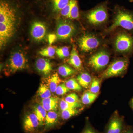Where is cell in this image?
I'll return each mask as SVG.
<instances>
[{"label":"cell","mask_w":133,"mask_h":133,"mask_svg":"<svg viewBox=\"0 0 133 133\" xmlns=\"http://www.w3.org/2000/svg\"><path fill=\"white\" fill-rule=\"evenodd\" d=\"M118 27L133 32V11L116 6L114 10L112 24L107 29V32L113 31Z\"/></svg>","instance_id":"1"},{"label":"cell","mask_w":133,"mask_h":133,"mask_svg":"<svg viewBox=\"0 0 133 133\" xmlns=\"http://www.w3.org/2000/svg\"><path fill=\"white\" fill-rule=\"evenodd\" d=\"M88 23L93 26H98L104 24L108 18L107 4L106 2L97 5L84 14Z\"/></svg>","instance_id":"2"},{"label":"cell","mask_w":133,"mask_h":133,"mask_svg":"<svg viewBox=\"0 0 133 133\" xmlns=\"http://www.w3.org/2000/svg\"><path fill=\"white\" fill-rule=\"evenodd\" d=\"M69 19L61 18L57 23L56 36L59 40L66 41L71 39L77 32V28Z\"/></svg>","instance_id":"3"},{"label":"cell","mask_w":133,"mask_h":133,"mask_svg":"<svg viewBox=\"0 0 133 133\" xmlns=\"http://www.w3.org/2000/svg\"><path fill=\"white\" fill-rule=\"evenodd\" d=\"M28 63L24 52L21 50H16L10 56L7 66L10 72L15 73L28 68Z\"/></svg>","instance_id":"4"},{"label":"cell","mask_w":133,"mask_h":133,"mask_svg":"<svg viewBox=\"0 0 133 133\" xmlns=\"http://www.w3.org/2000/svg\"><path fill=\"white\" fill-rule=\"evenodd\" d=\"M114 46L117 52L131 53L133 51V36L125 32L120 33L115 39Z\"/></svg>","instance_id":"5"},{"label":"cell","mask_w":133,"mask_h":133,"mask_svg":"<svg viewBox=\"0 0 133 133\" xmlns=\"http://www.w3.org/2000/svg\"><path fill=\"white\" fill-rule=\"evenodd\" d=\"M129 61L126 58L116 59L109 65L103 73L102 78H107L119 76L126 71L128 66Z\"/></svg>","instance_id":"6"},{"label":"cell","mask_w":133,"mask_h":133,"mask_svg":"<svg viewBox=\"0 0 133 133\" xmlns=\"http://www.w3.org/2000/svg\"><path fill=\"white\" fill-rule=\"evenodd\" d=\"M109 59L108 52L101 50L91 56L88 60V64L95 71H99L107 66Z\"/></svg>","instance_id":"7"},{"label":"cell","mask_w":133,"mask_h":133,"mask_svg":"<svg viewBox=\"0 0 133 133\" xmlns=\"http://www.w3.org/2000/svg\"><path fill=\"white\" fill-rule=\"evenodd\" d=\"M78 44L81 51L91 52L98 48L100 41L97 37L91 34H84L78 38Z\"/></svg>","instance_id":"8"},{"label":"cell","mask_w":133,"mask_h":133,"mask_svg":"<svg viewBox=\"0 0 133 133\" xmlns=\"http://www.w3.org/2000/svg\"><path fill=\"white\" fill-rule=\"evenodd\" d=\"M17 23H0V47L4 48L14 37L16 31Z\"/></svg>","instance_id":"9"},{"label":"cell","mask_w":133,"mask_h":133,"mask_svg":"<svg viewBox=\"0 0 133 133\" xmlns=\"http://www.w3.org/2000/svg\"><path fill=\"white\" fill-rule=\"evenodd\" d=\"M23 128L26 133H41L40 123L34 113L25 115L23 119Z\"/></svg>","instance_id":"10"},{"label":"cell","mask_w":133,"mask_h":133,"mask_svg":"<svg viewBox=\"0 0 133 133\" xmlns=\"http://www.w3.org/2000/svg\"><path fill=\"white\" fill-rule=\"evenodd\" d=\"M48 28L46 24L40 21L33 22L30 29V35L34 41L40 42L45 38L47 35Z\"/></svg>","instance_id":"11"},{"label":"cell","mask_w":133,"mask_h":133,"mask_svg":"<svg viewBox=\"0 0 133 133\" xmlns=\"http://www.w3.org/2000/svg\"><path fill=\"white\" fill-rule=\"evenodd\" d=\"M59 122V115L56 111H50L47 113L45 118V126L43 131H49L56 128Z\"/></svg>","instance_id":"12"},{"label":"cell","mask_w":133,"mask_h":133,"mask_svg":"<svg viewBox=\"0 0 133 133\" xmlns=\"http://www.w3.org/2000/svg\"><path fill=\"white\" fill-rule=\"evenodd\" d=\"M35 66L37 71L45 76L49 75L52 69V65L49 60L42 58L37 59Z\"/></svg>","instance_id":"13"},{"label":"cell","mask_w":133,"mask_h":133,"mask_svg":"<svg viewBox=\"0 0 133 133\" xmlns=\"http://www.w3.org/2000/svg\"><path fill=\"white\" fill-rule=\"evenodd\" d=\"M59 99L56 96L41 100V105L47 111H56L59 106Z\"/></svg>","instance_id":"14"},{"label":"cell","mask_w":133,"mask_h":133,"mask_svg":"<svg viewBox=\"0 0 133 133\" xmlns=\"http://www.w3.org/2000/svg\"><path fill=\"white\" fill-rule=\"evenodd\" d=\"M71 0H49L48 6L52 14L58 15L59 12L70 3Z\"/></svg>","instance_id":"15"},{"label":"cell","mask_w":133,"mask_h":133,"mask_svg":"<svg viewBox=\"0 0 133 133\" xmlns=\"http://www.w3.org/2000/svg\"><path fill=\"white\" fill-rule=\"evenodd\" d=\"M123 127L122 120L118 116H115L109 122L106 133H121Z\"/></svg>","instance_id":"16"},{"label":"cell","mask_w":133,"mask_h":133,"mask_svg":"<svg viewBox=\"0 0 133 133\" xmlns=\"http://www.w3.org/2000/svg\"><path fill=\"white\" fill-rule=\"evenodd\" d=\"M33 112L36 115L39 121L41 127V132L42 129L43 132L45 126V118L47 114V111L41 104H36L33 106Z\"/></svg>","instance_id":"17"},{"label":"cell","mask_w":133,"mask_h":133,"mask_svg":"<svg viewBox=\"0 0 133 133\" xmlns=\"http://www.w3.org/2000/svg\"><path fill=\"white\" fill-rule=\"evenodd\" d=\"M68 63L77 70H80L82 68V63L77 51L73 45L70 55Z\"/></svg>","instance_id":"18"},{"label":"cell","mask_w":133,"mask_h":133,"mask_svg":"<svg viewBox=\"0 0 133 133\" xmlns=\"http://www.w3.org/2000/svg\"><path fill=\"white\" fill-rule=\"evenodd\" d=\"M77 80L81 87L86 88L89 87L92 81L90 75L85 72H82L78 75Z\"/></svg>","instance_id":"19"},{"label":"cell","mask_w":133,"mask_h":133,"mask_svg":"<svg viewBox=\"0 0 133 133\" xmlns=\"http://www.w3.org/2000/svg\"><path fill=\"white\" fill-rule=\"evenodd\" d=\"M61 80L57 73H54L48 79V86L52 93L56 92L57 87L59 85Z\"/></svg>","instance_id":"20"},{"label":"cell","mask_w":133,"mask_h":133,"mask_svg":"<svg viewBox=\"0 0 133 133\" xmlns=\"http://www.w3.org/2000/svg\"><path fill=\"white\" fill-rule=\"evenodd\" d=\"M82 106L83 105L81 102L70 103L64 99H61L59 101V107L62 111L67 109H77L82 107Z\"/></svg>","instance_id":"21"},{"label":"cell","mask_w":133,"mask_h":133,"mask_svg":"<svg viewBox=\"0 0 133 133\" xmlns=\"http://www.w3.org/2000/svg\"><path fill=\"white\" fill-rule=\"evenodd\" d=\"M80 17L79 8L77 0H72L70 13L67 19L70 20H77Z\"/></svg>","instance_id":"22"},{"label":"cell","mask_w":133,"mask_h":133,"mask_svg":"<svg viewBox=\"0 0 133 133\" xmlns=\"http://www.w3.org/2000/svg\"><path fill=\"white\" fill-rule=\"evenodd\" d=\"M51 92L48 85L41 83L37 91V95L39 97L43 99L51 97Z\"/></svg>","instance_id":"23"},{"label":"cell","mask_w":133,"mask_h":133,"mask_svg":"<svg viewBox=\"0 0 133 133\" xmlns=\"http://www.w3.org/2000/svg\"><path fill=\"white\" fill-rule=\"evenodd\" d=\"M76 70L67 65H63L58 67V72L60 76L66 77L73 75L76 72Z\"/></svg>","instance_id":"24"},{"label":"cell","mask_w":133,"mask_h":133,"mask_svg":"<svg viewBox=\"0 0 133 133\" xmlns=\"http://www.w3.org/2000/svg\"><path fill=\"white\" fill-rule=\"evenodd\" d=\"M97 97V94L92 93L91 92L84 93L81 97V102L85 105L90 104Z\"/></svg>","instance_id":"25"},{"label":"cell","mask_w":133,"mask_h":133,"mask_svg":"<svg viewBox=\"0 0 133 133\" xmlns=\"http://www.w3.org/2000/svg\"><path fill=\"white\" fill-rule=\"evenodd\" d=\"M79 112V111L77 109H65L62 111L60 117L63 120H67L71 117L78 114Z\"/></svg>","instance_id":"26"},{"label":"cell","mask_w":133,"mask_h":133,"mask_svg":"<svg viewBox=\"0 0 133 133\" xmlns=\"http://www.w3.org/2000/svg\"><path fill=\"white\" fill-rule=\"evenodd\" d=\"M66 85L70 90L80 91L82 90V87L77 80L75 79H70L65 82Z\"/></svg>","instance_id":"27"},{"label":"cell","mask_w":133,"mask_h":133,"mask_svg":"<svg viewBox=\"0 0 133 133\" xmlns=\"http://www.w3.org/2000/svg\"><path fill=\"white\" fill-rule=\"evenodd\" d=\"M56 48L50 46L40 51L39 54L43 56L48 57H52L56 53Z\"/></svg>","instance_id":"28"},{"label":"cell","mask_w":133,"mask_h":133,"mask_svg":"<svg viewBox=\"0 0 133 133\" xmlns=\"http://www.w3.org/2000/svg\"><path fill=\"white\" fill-rule=\"evenodd\" d=\"M56 54L60 59H62L68 57L70 55L69 48L66 46L57 48L56 49Z\"/></svg>","instance_id":"29"},{"label":"cell","mask_w":133,"mask_h":133,"mask_svg":"<svg viewBox=\"0 0 133 133\" xmlns=\"http://www.w3.org/2000/svg\"><path fill=\"white\" fill-rule=\"evenodd\" d=\"M100 83L99 79L96 78L93 79L90 88L91 92L95 94H97L99 91Z\"/></svg>","instance_id":"30"},{"label":"cell","mask_w":133,"mask_h":133,"mask_svg":"<svg viewBox=\"0 0 133 133\" xmlns=\"http://www.w3.org/2000/svg\"><path fill=\"white\" fill-rule=\"evenodd\" d=\"M72 0H71L70 3L59 12L58 14V16L61 17L62 18L67 19L70 13L72 4Z\"/></svg>","instance_id":"31"},{"label":"cell","mask_w":133,"mask_h":133,"mask_svg":"<svg viewBox=\"0 0 133 133\" xmlns=\"http://www.w3.org/2000/svg\"><path fill=\"white\" fill-rule=\"evenodd\" d=\"M70 91V90L66 87L65 83H63L59 85L57 87L56 93L58 95H62L66 94Z\"/></svg>","instance_id":"32"},{"label":"cell","mask_w":133,"mask_h":133,"mask_svg":"<svg viewBox=\"0 0 133 133\" xmlns=\"http://www.w3.org/2000/svg\"><path fill=\"white\" fill-rule=\"evenodd\" d=\"M65 100L70 103L81 102L78 96L75 93H72L67 95L65 98Z\"/></svg>","instance_id":"33"},{"label":"cell","mask_w":133,"mask_h":133,"mask_svg":"<svg viewBox=\"0 0 133 133\" xmlns=\"http://www.w3.org/2000/svg\"><path fill=\"white\" fill-rule=\"evenodd\" d=\"M81 133H98L90 124L87 122L85 127Z\"/></svg>","instance_id":"34"},{"label":"cell","mask_w":133,"mask_h":133,"mask_svg":"<svg viewBox=\"0 0 133 133\" xmlns=\"http://www.w3.org/2000/svg\"><path fill=\"white\" fill-rule=\"evenodd\" d=\"M57 38L56 35L55 34H50L48 36V41L50 44H51L54 43L56 41V39Z\"/></svg>","instance_id":"35"},{"label":"cell","mask_w":133,"mask_h":133,"mask_svg":"<svg viewBox=\"0 0 133 133\" xmlns=\"http://www.w3.org/2000/svg\"><path fill=\"white\" fill-rule=\"evenodd\" d=\"M131 106H132V107L133 108V98L132 99V100H131Z\"/></svg>","instance_id":"36"},{"label":"cell","mask_w":133,"mask_h":133,"mask_svg":"<svg viewBox=\"0 0 133 133\" xmlns=\"http://www.w3.org/2000/svg\"><path fill=\"white\" fill-rule=\"evenodd\" d=\"M37 2H41L42 1H43V0H36Z\"/></svg>","instance_id":"37"},{"label":"cell","mask_w":133,"mask_h":133,"mask_svg":"<svg viewBox=\"0 0 133 133\" xmlns=\"http://www.w3.org/2000/svg\"><path fill=\"white\" fill-rule=\"evenodd\" d=\"M125 133H133L132 132H130V131H128V132H126Z\"/></svg>","instance_id":"38"},{"label":"cell","mask_w":133,"mask_h":133,"mask_svg":"<svg viewBox=\"0 0 133 133\" xmlns=\"http://www.w3.org/2000/svg\"><path fill=\"white\" fill-rule=\"evenodd\" d=\"M129 1L131 2H133V0H129Z\"/></svg>","instance_id":"39"}]
</instances>
